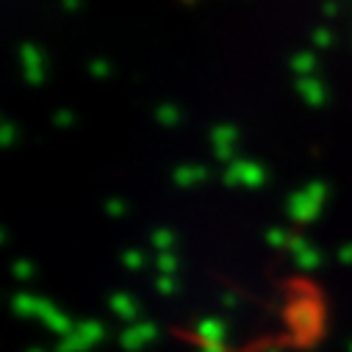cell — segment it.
Wrapping results in <instances>:
<instances>
[{
  "mask_svg": "<svg viewBox=\"0 0 352 352\" xmlns=\"http://www.w3.org/2000/svg\"><path fill=\"white\" fill-rule=\"evenodd\" d=\"M14 142H17V125L3 120L0 122V147H12Z\"/></svg>",
  "mask_w": 352,
  "mask_h": 352,
  "instance_id": "3957f363",
  "label": "cell"
},
{
  "mask_svg": "<svg viewBox=\"0 0 352 352\" xmlns=\"http://www.w3.org/2000/svg\"><path fill=\"white\" fill-rule=\"evenodd\" d=\"M89 72H92L95 78H109V75L114 72V67H111V61H106V58H92V61H89Z\"/></svg>",
  "mask_w": 352,
  "mask_h": 352,
  "instance_id": "277c9868",
  "label": "cell"
},
{
  "mask_svg": "<svg viewBox=\"0 0 352 352\" xmlns=\"http://www.w3.org/2000/svg\"><path fill=\"white\" fill-rule=\"evenodd\" d=\"M61 6H64L67 12H78V9H80V0H61Z\"/></svg>",
  "mask_w": 352,
  "mask_h": 352,
  "instance_id": "52a82bcc",
  "label": "cell"
},
{
  "mask_svg": "<svg viewBox=\"0 0 352 352\" xmlns=\"http://www.w3.org/2000/svg\"><path fill=\"white\" fill-rule=\"evenodd\" d=\"M53 122H56L58 128H69V125L75 122V114H72L69 109H58V111H56V117H53Z\"/></svg>",
  "mask_w": 352,
  "mask_h": 352,
  "instance_id": "5b68a950",
  "label": "cell"
},
{
  "mask_svg": "<svg viewBox=\"0 0 352 352\" xmlns=\"http://www.w3.org/2000/svg\"><path fill=\"white\" fill-rule=\"evenodd\" d=\"M20 58H23V75H25V80H28L31 86H39V83L45 80V75H47V69H45V56L39 53V47L31 45V42H23V45H20Z\"/></svg>",
  "mask_w": 352,
  "mask_h": 352,
  "instance_id": "6da1fadb",
  "label": "cell"
},
{
  "mask_svg": "<svg viewBox=\"0 0 352 352\" xmlns=\"http://www.w3.org/2000/svg\"><path fill=\"white\" fill-rule=\"evenodd\" d=\"M197 169H178L175 172V178H178V184H192V178H197Z\"/></svg>",
  "mask_w": 352,
  "mask_h": 352,
  "instance_id": "8992f818",
  "label": "cell"
},
{
  "mask_svg": "<svg viewBox=\"0 0 352 352\" xmlns=\"http://www.w3.org/2000/svg\"><path fill=\"white\" fill-rule=\"evenodd\" d=\"M153 117L161 122V125H175V122H181V111L175 109L172 103H164V106H155Z\"/></svg>",
  "mask_w": 352,
  "mask_h": 352,
  "instance_id": "7a4b0ae2",
  "label": "cell"
}]
</instances>
